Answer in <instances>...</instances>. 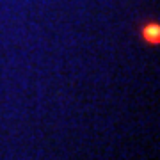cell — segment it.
<instances>
[{"label": "cell", "instance_id": "obj_1", "mask_svg": "<svg viewBox=\"0 0 160 160\" xmlns=\"http://www.w3.org/2000/svg\"><path fill=\"white\" fill-rule=\"evenodd\" d=\"M142 38L148 41L149 45H158V39H160V30H158V25L157 23H149L142 29Z\"/></svg>", "mask_w": 160, "mask_h": 160}]
</instances>
